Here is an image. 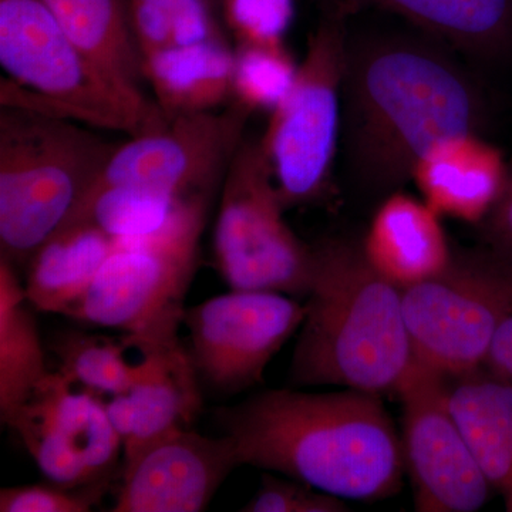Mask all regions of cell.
I'll return each mask as SVG.
<instances>
[{
  "label": "cell",
  "mask_w": 512,
  "mask_h": 512,
  "mask_svg": "<svg viewBox=\"0 0 512 512\" xmlns=\"http://www.w3.org/2000/svg\"><path fill=\"white\" fill-rule=\"evenodd\" d=\"M481 119L470 77L437 47L404 37L349 45L342 141L349 174L363 190L399 191L431 147L478 133Z\"/></svg>",
  "instance_id": "6da1fadb"
},
{
  "label": "cell",
  "mask_w": 512,
  "mask_h": 512,
  "mask_svg": "<svg viewBox=\"0 0 512 512\" xmlns=\"http://www.w3.org/2000/svg\"><path fill=\"white\" fill-rule=\"evenodd\" d=\"M217 419L241 464L343 500H383L402 487V439L377 394L268 390Z\"/></svg>",
  "instance_id": "7a4b0ae2"
},
{
  "label": "cell",
  "mask_w": 512,
  "mask_h": 512,
  "mask_svg": "<svg viewBox=\"0 0 512 512\" xmlns=\"http://www.w3.org/2000/svg\"><path fill=\"white\" fill-rule=\"evenodd\" d=\"M416 362L402 289L373 268L362 245L313 247L305 319L293 350V386H340L397 394Z\"/></svg>",
  "instance_id": "3957f363"
},
{
  "label": "cell",
  "mask_w": 512,
  "mask_h": 512,
  "mask_svg": "<svg viewBox=\"0 0 512 512\" xmlns=\"http://www.w3.org/2000/svg\"><path fill=\"white\" fill-rule=\"evenodd\" d=\"M116 147L79 121L0 104V256L28 265Z\"/></svg>",
  "instance_id": "277c9868"
},
{
  "label": "cell",
  "mask_w": 512,
  "mask_h": 512,
  "mask_svg": "<svg viewBox=\"0 0 512 512\" xmlns=\"http://www.w3.org/2000/svg\"><path fill=\"white\" fill-rule=\"evenodd\" d=\"M0 104L144 136L167 126L153 97L117 86L64 32L45 0H0Z\"/></svg>",
  "instance_id": "5b68a950"
},
{
  "label": "cell",
  "mask_w": 512,
  "mask_h": 512,
  "mask_svg": "<svg viewBox=\"0 0 512 512\" xmlns=\"http://www.w3.org/2000/svg\"><path fill=\"white\" fill-rule=\"evenodd\" d=\"M210 200L198 198L156 235L116 242L69 315L124 330L127 345L178 338Z\"/></svg>",
  "instance_id": "8992f818"
},
{
  "label": "cell",
  "mask_w": 512,
  "mask_h": 512,
  "mask_svg": "<svg viewBox=\"0 0 512 512\" xmlns=\"http://www.w3.org/2000/svg\"><path fill=\"white\" fill-rule=\"evenodd\" d=\"M348 47L345 15L330 12L309 36L292 89L261 137L286 210L322 200L329 190L342 137Z\"/></svg>",
  "instance_id": "52a82bcc"
},
{
  "label": "cell",
  "mask_w": 512,
  "mask_h": 512,
  "mask_svg": "<svg viewBox=\"0 0 512 512\" xmlns=\"http://www.w3.org/2000/svg\"><path fill=\"white\" fill-rule=\"evenodd\" d=\"M261 140H242L224 180L214 231L215 262L231 291L308 296L313 247L286 222Z\"/></svg>",
  "instance_id": "ba28073f"
},
{
  "label": "cell",
  "mask_w": 512,
  "mask_h": 512,
  "mask_svg": "<svg viewBox=\"0 0 512 512\" xmlns=\"http://www.w3.org/2000/svg\"><path fill=\"white\" fill-rule=\"evenodd\" d=\"M414 356L441 375L485 365L512 312V265L490 249L453 252L440 274L402 291Z\"/></svg>",
  "instance_id": "9c48e42d"
},
{
  "label": "cell",
  "mask_w": 512,
  "mask_h": 512,
  "mask_svg": "<svg viewBox=\"0 0 512 512\" xmlns=\"http://www.w3.org/2000/svg\"><path fill=\"white\" fill-rule=\"evenodd\" d=\"M251 111L232 101L185 114L167 126L117 144L93 188L126 185L181 198L212 197L244 140Z\"/></svg>",
  "instance_id": "30bf717a"
},
{
  "label": "cell",
  "mask_w": 512,
  "mask_h": 512,
  "mask_svg": "<svg viewBox=\"0 0 512 512\" xmlns=\"http://www.w3.org/2000/svg\"><path fill=\"white\" fill-rule=\"evenodd\" d=\"M448 377L416 359L397 396L403 404L404 470L420 512H474L491 487L448 407Z\"/></svg>",
  "instance_id": "8fae6325"
},
{
  "label": "cell",
  "mask_w": 512,
  "mask_h": 512,
  "mask_svg": "<svg viewBox=\"0 0 512 512\" xmlns=\"http://www.w3.org/2000/svg\"><path fill=\"white\" fill-rule=\"evenodd\" d=\"M303 319L305 305L276 292L231 291L192 306L184 323L195 370L222 393L261 383L266 366Z\"/></svg>",
  "instance_id": "7c38bea8"
},
{
  "label": "cell",
  "mask_w": 512,
  "mask_h": 512,
  "mask_svg": "<svg viewBox=\"0 0 512 512\" xmlns=\"http://www.w3.org/2000/svg\"><path fill=\"white\" fill-rule=\"evenodd\" d=\"M50 483L109 484L121 448L99 394L50 373L8 420Z\"/></svg>",
  "instance_id": "4fadbf2b"
},
{
  "label": "cell",
  "mask_w": 512,
  "mask_h": 512,
  "mask_svg": "<svg viewBox=\"0 0 512 512\" xmlns=\"http://www.w3.org/2000/svg\"><path fill=\"white\" fill-rule=\"evenodd\" d=\"M241 466L228 436L178 427L124 457L113 512H200L234 468Z\"/></svg>",
  "instance_id": "5bb4252c"
},
{
  "label": "cell",
  "mask_w": 512,
  "mask_h": 512,
  "mask_svg": "<svg viewBox=\"0 0 512 512\" xmlns=\"http://www.w3.org/2000/svg\"><path fill=\"white\" fill-rule=\"evenodd\" d=\"M508 175L501 151L470 133L431 147L414 168L412 181L440 217L480 225L500 198Z\"/></svg>",
  "instance_id": "9a60e30c"
},
{
  "label": "cell",
  "mask_w": 512,
  "mask_h": 512,
  "mask_svg": "<svg viewBox=\"0 0 512 512\" xmlns=\"http://www.w3.org/2000/svg\"><path fill=\"white\" fill-rule=\"evenodd\" d=\"M362 249L369 264L402 291L440 274L453 255L440 215L423 198L400 190L384 197Z\"/></svg>",
  "instance_id": "2e32d148"
},
{
  "label": "cell",
  "mask_w": 512,
  "mask_h": 512,
  "mask_svg": "<svg viewBox=\"0 0 512 512\" xmlns=\"http://www.w3.org/2000/svg\"><path fill=\"white\" fill-rule=\"evenodd\" d=\"M128 346L140 350L141 360L128 392L134 406V431L124 444V457L191 423L201 407L198 373L178 338Z\"/></svg>",
  "instance_id": "e0dca14e"
},
{
  "label": "cell",
  "mask_w": 512,
  "mask_h": 512,
  "mask_svg": "<svg viewBox=\"0 0 512 512\" xmlns=\"http://www.w3.org/2000/svg\"><path fill=\"white\" fill-rule=\"evenodd\" d=\"M447 396L478 466L512 512V383L483 366L448 377Z\"/></svg>",
  "instance_id": "ac0fdd59"
},
{
  "label": "cell",
  "mask_w": 512,
  "mask_h": 512,
  "mask_svg": "<svg viewBox=\"0 0 512 512\" xmlns=\"http://www.w3.org/2000/svg\"><path fill=\"white\" fill-rule=\"evenodd\" d=\"M229 40L173 45L144 57V77L168 119L221 110L234 100Z\"/></svg>",
  "instance_id": "d6986e66"
},
{
  "label": "cell",
  "mask_w": 512,
  "mask_h": 512,
  "mask_svg": "<svg viewBox=\"0 0 512 512\" xmlns=\"http://www.w3.org/2000/svg\"><path fill=\"white\" fill-rule=\"evenodd\" d=\"M116 241L87 222L57 229L28 262L25 291L37 311L69 315L92 285Z\"/></svg>",
  "instance_id": "ffe728a7"
},
{
  "label": "cell",
  "mask_w": 512,
  "mask_h": 512,
  "mask_svg": "<svg viewBox=\"0 0 512 512\" xmlns=\"http://www.w3.org/2000/svg\"><path fill=\"white\" fill-rule=\"evenodd\" d=\"M332 12L375 6L402 16L448 45L497 56L512 42V0H335Z\"/></svg>",
  "instance_id": "44dd1931"
},
{
  "label": "cell",
  "mask_w": 512,
  "mask_h": 512,
  "mask_svg": "<svg viewBox=\"0 0 512 512\" xmlns=\"http://www.w3.org/2000/svg\"><path fill=\"white\" fill-rule=\"evenodd\" d=\"M74 45L117 86L144 92V59L131 29L127 0H45Z\"/></svg>",
  "instance_id": "7402d4cb"
},
{
  "label": "cell",
  "mask_w": 512,
  "mask_h": 512,
  "mask_svg": "<svg viewBox=\"0 0 512 512\" xmlns=\"http://www.w3.org/2000/svg\"><path fill=\"white\" fill-rule=\"evenodd\" d=\"M16 266L0 256V414L8 423L50 375Z\"/></svg>",
  "instance_id": "603a6c76"
},
{
  "label": "cell",
  "mask_w": 512,
  "mask_h": 512,
  "mask_svg": "<svg viewBox=\"0 0 512 512\" xmlns=\"http://www.w3.org/2000/svg\"><path fill=\"white\" fill-rule=\"evenodd\" d=\"M198 198L205 197L181 198L126 185L93 188L63 225L87 222L116 242L147 238L173 224Z\"/></svg>",
  "instance_id": "cb8c5ba5"
},
{
  "label": "cell",
  "mask_w": 512,
  "mask_h": 512,
  "mask_svg": "<svg viewBox=\"0 0 512 512\" xmlns=\"http://www.w3.org/2000/svg\"><path fill=\"white\" fill-rule=\"evenodd\" d=\"M123 343L84 335L63 333L53 343V352L60 362L59 372L77 386L96 394L128 393L136 382L137 366L127 362Z\"/></svg>",
  "instance_id": "d4e9b609"
},
{
  "label": "cell",
  "mask_w": 512,
  "mask_h": 512,
  "mask_svg": "<svg viewBox=\"0 0 512 512\" xmlns=\"http://www.w3.org/2000/svg\"><path fill=\"white\" fill-rule=\"evenodd\" d=\"M234 49L232 101L252 114H271L292 89L299 64L285 45H235Z\"/></svg>",
  "instance_id": "484cf974"
},
{
  "label": "cell",
  "mask_w": 512,
  "mask_h": 512,
  "mask_svg": "<svg viewBox=\"0 0 512 512\" xmlns=\"http://www.w3.org/2000/svg\"><path fill=\"white\" fill-rule=\"evenodd\" d=\"M221 18L237 45H285L295 0H222Z\"/></svg>",
  "instance_id": "4316f807"
},
{
  "label": "cell",
  "mask_w": 512,
  "mask_h": 512,
  "mask_svg": "<svg viewBox=\"0 0 512 512\" xmlns=\"http://www.w3.org/2000/svg\"><path fill=\"white\" fill-rule=\"evenodd\" d=\"M107 484L64 487L50 483L0 490L2 512H87L106 493Z\"/></svg>",
  "instance_id": "83f0119b"
},
{
  "label": "cell",
  "mask_w": 512,
  "mask_h": 512,
  "mask_svg": "<svg viewBox=\"0 0 512 512\" xmlns=\"http://www.w3.org/2000/svg\"><path fill=\"white\" fill-rule=\"evenodd\" d=\"M245 512H346L343 498L320 491L312 485L265 474L261 488L241 508Z\"/></svg>",
  "instance_id": "f1b7e54d"
},
{
  "label": "cell",
  "mask_w": 512,
  "mask_h": 512,
  "mask_svg": "<svg viewBox=\"0 0 512 512\" xmlns=\"http://www.w3.org/2000/svg\"><path fill=\"white\" fill-rule=\"evenodd\" d=\"M174 45L228 40L220 12L210 0H168Z\"/></svg>",
  "instance_id": "f546056e"
},
{
  "label": "cell",
  "mask_w": 512,
  "mask_h": 512,
  "mask_svg": "<svg viewBox=\"0 0 512 512\" xmlns=\"http://www.w3.org/2000/svg\"><path fill=\"white\" fill-rule=\"evenodd\" d=\"M131 29L141 55L173 46V22L168 0H127Z\"/></svg>",
  "instance_id": "4dcf8cb0"
},
{
  "label": "cell",
  "mask_w": 512,
  "mask_h": 512,
  "mask_svg": "<svg viewBox=\"0 0 512 512\" xmlns=\"http://www.w3.org/2000/svg\"><path fill=\"white\" fill-rule=\"evenodd\" d=\"M480 225L487 248L512 265V174L508 175L493 210Z\"/></svg>",
  "instance_id": "1f68e13d"
},
{
  "label": "cell",
  "mask_w": 512,
  "mask_h": 512,
  "mask_svg": "<svg viewBox=\"0 0 512 512\" xmlns=\"http://www.w3.org/2000/svg\"><path fill=\"white\" fill-rule=\"evenodd\" d=\"M484 367L512 383V312L495 333Z\"/></svg>",
  "instance_id": "d6a6232c"
},
{
  "label": "cell",
  "mask_w": 512,
  "mask_h": 512,
  "mask_svg": "<svg viewBox=\"0 0 512 512\" xmlns=\"http://www.w3.org/2000/svg\"><path fill=\"white\" fill-rule=\"evenodd\" d=\"M106 410L111 426L119 434L124 446L134 431V406L130 394L111 396L109 402H106Z\"/></svg>",
  "instance_id": "836d02e7"
},
{
  "label": "cell",
  "mask_w": 512,
  "mask_h": 512,
  "mask_svg": "<svg viewBox=\"0 0 512 512\" xmlns=\"http://www.w3.org/2000/svg\"><path fill=\"white\" fill-rule=\"evenodd\" d=\"M210 2L212 3V5H214V8L218 10V12H220V15H221V2L222 0H210Z\"/></svg>",
  "instance_id": "e575fe53"
}]
</instances>
